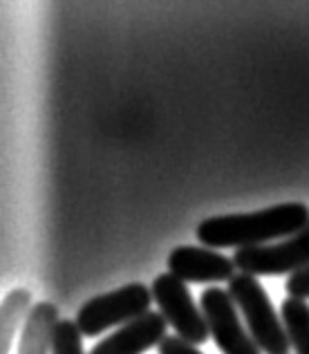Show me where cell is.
I'll list each match as a JSON object with an SVG mask.
<instances>
[{"label": "cell", "mask_w": 309, "mask_h": 354, "mask_svg": "<svg viewBox=\"0 0 309 354\" xmlns=\"http://www.w3.org/2000/svg\"><path fill=\"white\" fill-rule=\"evenodd\" d=\"M32 310V292L25 287L12 290L3 298V305H0V354H9L16 332L21 330L23 323H27Z\"/></svg>", "instance_id": "obj_10"}, {"label": "cell", "mask_w": 309, "mask_h": 354, "mask_svg": "<svg viewBox=\"0 0 309 354\" xmlns=\"http://www.w3.org/2000/svg\"><path fill=\"white\" fill-rule=\"evenodd\" d=\"M168 321L159 312H148L142 319L119 328L115 334H110L99 341L90 354H144L151 348H159L168 337Z\"/></svg>", "instance_id": "obj_8"}, {"label": "cell", "mask_w": 309, "mask_h": 354, "mask_svg": "<svg viewBox=\"0 0 309 354\" xmlns=\"http://www.w3.org/2000/svg\"><path fill=\"white\" fill-rule=\"evenodd\" d=\"M83 334L77 321L61 319L56 323L54 339H52V354H86L83 352Z\"/></svg>", "instance_id": "obj_12"}, {"label": "cell", "mask_w": 309, "mask_h": 354, "mask_svg": "<svg viewBox=\"0 0 309 354\" xmlns=\"http://www.w3.org/2000/svg\"><path fill=\"white\" fill-rule=\"evenodd\" d=\"M233 263L242 274L251 276H278V274H296L309 267V225L283 242L265 247L240 249L233 256Z\"/></svg>", "instance_id": "obj_6"}, {"label": "cell", "mask_w": 309, "mask_h": 354, "mask_svg": "<svg viewBox=\"0 0 309 354\" xmlns=\"http://www.w3.org/2000/svg\"><path fill=\"white\" fill-rule=\"evenodd\" d=\"M151 292L159 307V314L168 321V325H173L177 337L195 348L209 341V323L204 319L202 307L195 305L184 281L168 272L159 274L153 281Z\"/></svg>", "instance_id": "obj_4"}, {"label": "cell", "mask_w": 309, "mask_h": 354, "mask_svg": "<svg viewBox=\"0 0 309 354\" xmlns=\"http://www.w3.org/2000/svg\"><path fill=\"white\" fill-rule=\"evenodd\" d=\"M280 319L285 323L289 343L294 346L296 354H309V305L301 298L283 301L280 307Z\"/></svg>", "instance_id": "obj_11"}, {"label": "cell", "mask_w": 309, "mask_h": 354, "mask_svg": "<svg viewBox=\"0 0 309 354\" xmlns=\"http://www.w3.org/2000/svg\"><path fill=\"white\" fill-rule=\"evenodd\" d=\"M309 225V207L303 202H285L256 213L215 216L198 227V238L209 249H251L265 247L280 238H294Z\"/></svg>", "instance_id": "obj_1"}, {"label": "cell", "mask_w": 309, "mask_h": 354, "mask_svg": "<svg viewBox=\"0 0 309 354\" xmlns=\"http://www.w3.org/2000/svg\"><path fill=\"white\" fill-rule=\"evenodd\" d=\"M229 294L233 303L240 307L247 330L258 343V348L265 354H289L292 343H289L285 323L276 314L258 278L242 272L236 274L229 281Z\"/></svg>", "instance_id": "obj_2"}, {"label": "cell", "mask_w": 309, "mask_h": 354, "mask_svg": "<svg viewBox=\"0 0 309 354\" xmlns=\"http://www.w3.org/2000/svg\"><path fill=\"white\" fill-rule=\"evenodd\" d=\"M59 307L50 301L34 305L30 319L23 325L18 354H52V339L59 323Z\"/></svg>", "instance_id": "obj_9"}, {"label": "cell", "mask_w": 309, "mask_h": 354, "mask_svg": "<svg viewBox=\"0 0 309 354\" xmlns=\"http://www.w3.org/2000/svg\"><path fill=\"white\" fill-rule=\"evenodd\" d=\"M159 354H202L195 346L186 343L184 339H180L177 334H168V337L159 343Z\"/></svg>", "instance_id": "obj_14"}, {"label": "cell", "mask_w": 309, "mask_h": 354, "mask_svg": "<svg viewBox=\"0 0 309 354\" xmlns=\"http://www.w3.org/2000/svg\"><path fill=\"white\" fill-rule=\"evenodd\" d=\"M200 307L209 323L211 339L222 354H262L247 325L240 321L238 305L233 303L229 290L206 287L200 298Z\"/></svg>", "instance_id": "obj_5"}, {"label": "cell", "mask_w": 309, "mask_h": 354, "mask_svg": "<svg viewBox=\"0 0 309 354\" xmlns=\"http://www.w3.org/2000/svg\"><path fill=\"white\" fill-rule=\"evenodd\" d=\"M236 263L209 247H175L168 254V274L184 283H224L236 276Z\"/></svg>", "instance_id": "obj_7"}, {"label": "cell", "mask_w": 309, "mask_h": 354, "mask_svg": "<svg viewBox=\"0 0 309 354\" xmlns=\"http://www.w3.org/2000/svg\"><path fill=\"white\" fill-rule=\"evenodd\" d=\"M153 292L151 287L142 283H133L126 287H119L115 292L101 294L90 298L88 303L81 305L77 314V325L83 337H97L110 328H124V325L142 319L151 310Z\"/></svg>", "instance_id": "obj_3"}, {"label": "cell", "mask_w": 309, "mask_h": 354, "mask_svg": "<svg viewBox=\"0 0 309 354\" xmlns=\"http://www.w3.org/2000/svg\"><path fill=\"white\" fill-rule=\"evenodd\" d=\"M287 292L292 298H301V301H307L309 298V267L301 269L287 278Z\"/></svg>", "instance_id": "obj_13"}]
</instances>
